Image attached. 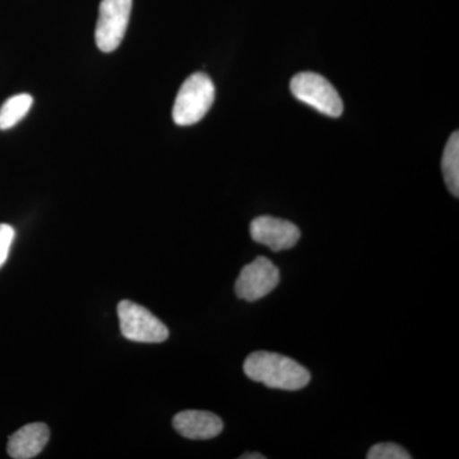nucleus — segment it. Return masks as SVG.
Masks as SVG:
<instances>
[{
    "mask_svg": "<svg viewBox=\"0 0 459 459\" xmlns=\"http://www.w3.org/2000/svg\"><path fill=\"white\" fill-rule=\"evenodd\" d=\"M50 439V430L44 422H33L9 437L7 452L14 459L38 457Z\"/></svg>",
    "mask_w": 459,
    "mask_h": 459,
    "instance_id": "9",
    "label": "nucleus"
},
{
    "mask_svg": "<svg viewBox=\"0 0 459 459\" xmlns=\"http://www.w3.org/2000/svg\"><path fill=\"white\" fill-rule=\"evenodd\" d=\"M120 331L126 340L140 343H161L169 338V329L150 310L131 300L117 305Z\"/></svg>",
    "mask_w": 459,
    "mask_h": 459,
    "instance_id": "3",
    "label": "nucleus"
},
{
    "mask_svg": "<svg viewBox=\"0 0 459 459\" xmlns=\"http://www.w3.org/2000/svg\"><path fill=\"white\" fill-rule=\"evenodd\" d=\"M214 84L207 74H195L181 84L174 108L172 119L180 126H193L204 119L214 101Z\"/></svg>",
    "mask_w": 459,
    "mask_h": 459,
    "instance_id": "2",
    "label": "nucleus"
},
{
    "mask_svg": "<svg viewBox=\"0 0 459 459\" xmlns=\"http://www.w3.org/2000/svg\"><path fill=\"white\" fill-rule=\"evenodd\" d=\"M16 231L7 223H0V268L7 262Z\"/></svg>",
    "mask_w": 459,
    "mask_h": 459,
    "instance_id": "13",
    "label": "nucleus"
},
{
    "mask_svg": "<svg viewBox=\"0 0 459 459\" xmlns=\"http://www.w3.org/2000/svg\"><path fill=\"white\" fill-rule=\"evenodd\" d=\"M368 459H411L406 449L394 443H379L371 446L367 455Z\"/></svg>",
    "mask_w": 459,
    "mask_h": 459,
    "instance_id": "12",
    "label": "nucleus"
},
{
    "mask_svg": "<svg viewBox=\"0 0 459 459\" xmlns=\"http://www.w3.org/2000/svg\"><path fill=\"white\" fill-rule=\"evenodd\" d=\"M175 430L192 440H208L221 434L222 420L208 411H181L172 419Z\"/></svg>",
    "mask_w": 459,
    "mask_h": 459,
    "instance_id": "8",
    "label": "nucleus"
},
{
    "mask_svg": "<svg viewBox=\"0 0 459 459\" xmlns=\"http://www.w3.org/2000/svg\"><path fill=\"white\" fill-rule=\"evenodd\" d=\"M250 237L255 243L270 247L273 252L291 249L301 237L295 223L272 216L256 217L250 223Z\"/></svg>",
    "mask_w": 459,
    "mask_h": 459,
    "instance_id": "7",
    "label": "nucleus"
},
{
    "mask_svg": "<svg viewBox=\"0 0 459 459\" xmlns=\"http://www.w3.org/2000/svg\"><path fill=\"white\" fill-rule=\"evenodd\" d=\"M241 459H264V455L261 453H247V455H241Z\"/></svg>",
    "mask_w": 459,
    "mask_h": 459,
    "instance_id": "14",
    "label": "nucleus"
},
{
    "mask_svg": "<svg viewBox=\"0 0 459 459\" xmlns=\"http://www.w3.org/2000/svg\"><path fill=\"white\" fill-rule=\"evenodd\" d=\"M244 373L249 379L270 388L282 391H300L309 385V370L280 353L256 351L244 362Z\"/></svg>",
    "mask_w": 459,
    "mask_h": 459,
    "instance_id": "1",
    "label": "nucleus"
},
{
    "mask_svg": "<svg viewBox=\"0 0 459 459\" xmlns=\"http://www.w3.org/2000/svg\"><path fill=\"white\" fill-rule=\"evenodd\" d=\"M442 170L446 186L455 197L459 195V134L453 133L444 150Z\"/></svg>",
    "mask_w": 459,
    "mask_h": 459,
    "instance_id": "11",
    "label": "nucleus"
},
{
    "mask_svg": "<svg viewBox=\"0 0 459 459\" xmlns=\"http://www.w3.org/2000/svg\"><path fill=\"white\" fill-rule=\"evenodd\" d=\"M132 5L133 0H101L100 3L95 40L102 53H111L122 44Z\"/></svg>",
    "mask_w": 459,
    "mask_h": 459,
    "instance_id": "5",
    "label": "nucleus"
},
{
    "mask_svg": "<svg viewBox=\"0 0 459 459\" xmlns=\"http://www.w3.org/2000/svg\"><path fill=\"white\" fill-rule=\"evenodd\" d=\"M290 89L296 99L305 102L327 117H338L343 113L340 93L329 81L312 72L298 74L291 80Z\"/></svg>",
    "mask_w": 459,
    "mask_h": 459,
    "instance_id": "4",
    "label": "nucleus"
},
{
    "mask_svg": "<svg viewBox=\"0 0 459 459\" xmlns=\"http://www.w3.org/2000/svg\"><path fill=\"white\" fill-rule=\"evenodd\" d=\"M279 283V268L265 256H258L241 270L235 283V292L241 300L253 303L271 294Z\"/></svg>",
    "mask_w": 459,
    "mask_h": 459,
    "instance_id": "6",
    "label": "nucleus"
},
{
    "mask_svg": "<svg viewBox=\"0 0 459 459\" xmlns=\"http://www.w3.org/2000/svg\"><path fill=\"white\" fill-rule=\"evenodd\" d=\"M33 99L29 93L12 96L0 108V131H8L29 114Z\"/></svg>",
    "mask_w": 459,
    "mask_h": 459,
    "instance_id": "10",
    "label": "nucleus"
}]
</instances>
